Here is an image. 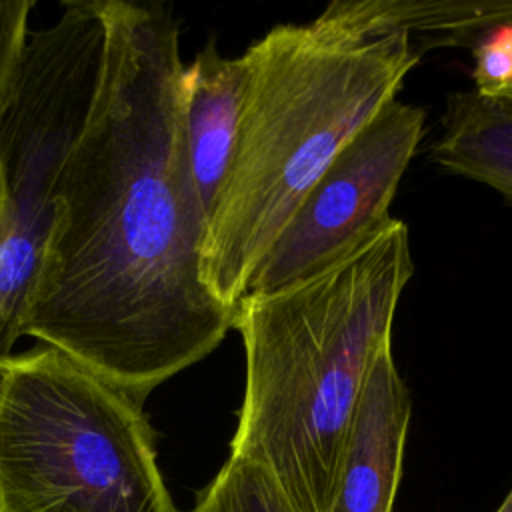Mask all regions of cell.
Listing matches in <instances>:
<instances>
[{
    "instance_id": "1",
    "label": "cell",
    "mask_w": 512,
    "mask_h": 512,
    "mask_svg": "<svg viewBox=\"0 0 512 512\" xmlns=\"http://www.w3.org/2000/svg\"><path fill=\"white\" fill-rule=\"evenodd\" d=\"M100 8V76L54 184L20 336L144 402L218 348L234 310L202 276L208 222L184 134L178 24L160 4Z\"/></svg>"
},
{
    "instance_id": "2",
    "label": "cell",
    "mask_w": 512,
    "mask_h": 512,
    "mask_svg": "<svg viewBox=\"0 0 512 512\" xmlns=\"http://www.w3.org/2000/svg\"><path fill=\"white\" fill-rule=\"evenodd\" d=\"M412 272L408 226L392 218L322 272L234 308L244 392L230 454L260 466L294 512L330 508L362 386L392 344Z\"/></svg>"
},
{
    "instance_id": "3",
    "label": "cell",
    "mask_w": 512,
    "mask_h": 512,
    "mask_svg": "<svg viewBox=\"0 0 512 512\" xmlns=\"http://www.w3.org/2000/svg\"><path fill=\"white\" fill-rule=\"evenodd\" d=\"M248 88L232 168L208 218L202 276L230 310L336 154L418 64L410 34L360 26L328 4L278 24L242 54Z\"/></svg>"
},
{
    "instance_id": "4",
    "label": "cell",
    "mask_w": 512,
    "mask_h": 512,
    "mask_svg": "<svg viewBox=\"0 0 512 512\" xmlns=\"http://www.w3.org/2000/svg\"><path fill=\"white\" fill-rule=\"evenodd\" d=\"M142 406L56 348L0 358V512H180Z\"/></svg>"
},
{
    "instance_id": "5",
    "label": "cell",
    "mask_w": 512,
    "mask_h": 512,
    "mask_svg": "<svg viewBox=\"0 0 512 512\" xmlns=\"http://www.w3.org/2000/svg\"><path fill=\"white\" fill-rule=\"evenodd\" d=\"M100 0L66 2L30 32L14 100L0 124V358L12 354L50 222L54 184L98 84Z\"/></svg>"
},
{
    "instance_id": "6",
    "label": "cell",
    "mask_w": 512,
    "mask_h": 512,
    "mask_svg": "<svg viewBox=\"0 0 512 512\" xmlns=\"http://www.w3.org/2000/svg\"><path fill=\"white\" fill-rule=\"evenodd\" d=\"M420 106L388 102L330 162L256 268L248 292H270L332 266L392 222L398 184L424 136Z\"/></svg>"
},
{
    "instance_id": "7",
    "label": "cell",
    "mask_w": 512,
    "mask_h": 512,
    "mask_svg": "<svg viewBox=\"0 0 512 512\" xmlns=\"http://www.w3.org/2000/svg\"><path fill=\"white\" fill-rule=\"evenodd\" d=\"M412 400L392 344L370 364L340 458L328 512H392Z\"/></svg>"
},
{
    "instance_id": "8",
    "label": "cell",
    "mask_w": 512,
    "mask_h": 512,
    "mask_svg": "<svg viewBox=\"0 0 512 512\" xmlns=\"http://www.w3.org/2000/svg\"><path fill=\"white\" fill-rule=\"evenodd\" d=\"M246 88L244 58L220 54L212 40L182 70L184 134L206 222L234 162Z\"/></svg>"
},
{
    "instance_id": "9",
    "label": "cell",
    "mask_w": 512,
    "mask_h": 512,
    "mask_svg": "<svg viewBox=\"0 0 512 512\" xmlns=\"http://www.w3.org/2000/svg\"><path fill=\"white\" fill-rule=\"evenodd\" d=\"M432 160L512 202V102L486 98L474 90L450 94Z\"/></svg>"
},
{
    "instance_id": "10",
    "label": "cell",
    "mask_w": 512,
    "mask_h": 512,
    "mask_svg": "<svg viewBox=\"0 0 512 512\" xmlns=\"http://www.w3.org/2000/svg\"><path fill=\"white\" fill-rule=\"evenodd\" d=\"M188 512H294V508L260 466L228 454Z\"/></svg>"
},
{
    "instance_id": "11",
    "label": "cell",
    "mask_w": 512,
    "mask_h": 512,
    "mask_svg": "<svg viewBox=\"0 0 512 512\" xmlns=\"http://www.w3.org/2000/svg\"><path fill=\"white\" fill-rule=\"evenodd\" d=\"M462 46L472 50L476 94L504 98L512 92V2H504L500 14L472 32Z\"/></svg>"
},
{
    "instance_id": "12",
    "label": "cell",
    "mask_w": 512,
    "mask_h": 512,
    "mask_svg": "<svg viewBox=\"0 0 512 512\" xmlns=\"http://www.w3.org/2000/svg\"><path fill=\"white\" fill-rule=\"evenodd\" d=\"M32 8L34 0H0V124L22 74Z\"/></svg>"
},
{
    "instance_id": "13",
    "label": "cell",
    "mask_w": 512,
    "mask_h": 512,
    "mask_svg": "<svg viewBox=\"0 0 512 512\" xmlns=\"http://www.w3.org/2000/svg\"><path fill=\"white\" fill-rule=\"evenodd\" d=\"M496 512H512V490H510L508 496L502 500V504L498 506Z\"/></svg>"
},
{
    "instance_id": "14",
    "label": "cell",
    "mask_w": 512,
    "mask_h": 512,
    "mask_svg": "<svg viewBox=\"0 0 512 512\" xmlns=\"http://www.w3.org/2000/svg\"><path fill=\"white\" fill-rule=\"evenodd\" d=\"M504 98H506V100H510V102H512V92H508V94H506V96H504Z\"/></svg>"
}]
</instances>
